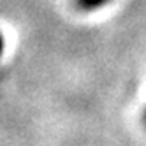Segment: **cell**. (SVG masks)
Masks as SVG:
<instances>
[{
  "label": "cell",
  "instance_id": "cell-1",
  "mask_svg": "<svg viewBox=\"0 0 146 146\" xmlns=\"http://www.w3.org/2000/svg\"><path fill=\"white\" fill-rule=\"evenodd\" d=\"M111 0H74V4H76V7L79 9V11H86V13L100 9V7H104Z\"/></svg>",
  "mask_w": 146,
  "mask_h": 146
},
{
  "label": "cell",
  "instance_id": "cell-2",
  "mask_svg": "<svg viewBox=\"0 0 146 146\" xmlns=\"http://www.w3.org/2000/svg\"><path fill=\"white\" fill-rule=\"evenodd\" d=\"M144 123H146V111H144Z\"/></svg>",
  "mask_w": 146,
  "mask_h": 146
}]
</instances>
